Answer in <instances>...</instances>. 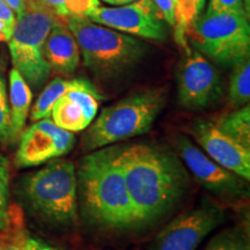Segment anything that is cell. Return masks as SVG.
Segmentation results:
<instances>
[{"instance_id":"5bb4252c","label":"cell","mask_w":250,"mask_h":250,"mask_svg":"<svg viewBox=\"0 0 250 250\" xmlns=\"http://www.w3.org/2000/svg\"><path fill=\"white\" fill-rule=\"evenodd\" d=\"M103 96L95 86L71 89L61 96L50 112L56 125L70 132H81L89 126L98 114Z\"/></svg>"},{"instance_id":"83f0119b","label":"cell","mask_w":250,"mask_h":250,"mask_svg":"<svg viewBox=\"0 0 250 250\" xmlns=\"http://www.w3.org/2000/svg\"><path fill=\"white\" fill-rule=\"evenodd\" d=\"M156 7L161 12L166 23L174 27L175 11H176V0H153Z\"/></svg>"},{"instance_id":"30bf717a","label":"cell","mask_w":250,"mask_h":250,"mask_svg":"<svg viewBox=\"0 0 250 250\" xmlns=\"http://www.w3.org/2000/svg\"><path fill=\"white\" fill-rule=\"evenodd\" d=\"M223 95L217 67L197 50L187 52L177 71V100L181 107L201 110L211 107Z\"/></svg>"},{"instance_id":"44dd1931","label":"cell","mask_w":250,"mask_h":250,"mask_svg":"<svg viewBox=\"0 0 250 250\" xmlns=\"http://www.w3.org/2000/svg\"><path fill=\"white\" fill-rule=\"evenodd\" d=\"M204 250H250L248 235L240 228H225L212 237Z\"/></svg>"},{"instance_id":"9c48e42d","label":"cell","mask_w":250,"mask_h":250,"mask_svg":"<svg viewBox=\"0 0 250 250\" xmlns=\"http://www.w3.org/2000/svg\"><path fill=\"white\" fill-rule=\"evenodd\" d=\"M174 144L188 171L208 191L233 201L248 196V181L215 162L191 139L177 134Z\"/></svg>"},{"instance_id":"603a6c76","label":"cell","mask_w":250,"mask_h":250,"mask_svg":"<svg viewBox=\"0 0 250 250\" xmlns=\"http://www.w3.org/2000/svg\"><path fill=\"white\" fill-rule=\"evenodd\" d=\"M9 164L0 153V230L9 226Z\"/></svg>"},{"instance_id":"6da1fadb","label":"cell","mask_w":250,"mask_h":250,"mask_svg":"<svg viewBox=\"0 0 250 250\" xmlns=\"http://www.w3.org/2000/svg\"><path fill=\"white\" fill-rule=\"evenodd\" d=\"M116 159L132 205L136 228L169 215L189 191L190 175L176 151L156 142L116 146Z\"/></svg>"},{"instance_id":"8992f818","label":"cell","mask_w":250,"mask_h":250,"mask_svg":"<svg viewBox=\"0 0 250 250\" xmlns=\"http://www.w3.org/2000/svg\"><path fill=\"white\" fill-rule=\"evenodd\" d=\"M65 18L56 14L41 0H27L26 11L17 20L8 40L14 68L33 89L39 90L48 81L51 68L44 57V44L51 28Z\"/></svg>"},{"instance_id":"2e32d148","label":"cell","mask_w":250,"mask_h":250,"mask_svg":"<svg viewBox=\"0 0 250 250\" xmlns=\"http://www.w3.org/2000/svg\"><path fill=\"white\" fill-rule=\"evenodd\" d=\"M33 93L17 68L9 71V109L12 122V143H17L23 132L29 115Z\"/></svg>"},{"instance_id":"ffe728a7","label":"cell","mask_w":250,"mask_h":250,"mask_svg":"<svg viewBox=\"0 0 250 250\" xmlns=\"http://www.w3.org/2000/svg\"><path fill=\"white\" fill-rule=\"evenodd\" d=\"M228 98L235 108L249 104L250 100V61L247 57L233 66L228 87Z\"/></svg>"},{"instance_id":"9a60e30c","label":"cell","mask_w":250,"mask_h":250,"mask_svg":"<svg viewBox=\"0 0 250 250\" xmlns=\"http://www.w3.org/2000/svg\"><path fill=\"white\" fill-rule=\"evenodd\" d=\"M80 49L66 23L59 22L50 30L44 44V57L51 71L72 74L80 62Z\"/></svg>"},{"instance_id":"f1b7e54d","label":"cell","mask_w":250,"mask_h":250,"mask_svg":"<svg viewBox=\"0 0 250 250\" xmlns=\"http://www.w3.org/2000/svg\"><path fill=\"white\" fill-rule=\"evenodd\" d=\"M4 1L9 6V7L13 9L17 19L22 17L24 11H26L27 0H4Z\"/></svg>"},{"instance_id":"d4e9b609","label":"cell","mask_w":250,"mask_h":250,"mask_svg":"<svg viewBox=\"0 0 250 250\" xmlns=\"http://www.w3.org/2000/svg\"><path fill=\"white\" fill-rule=\"evenodd\" d=\"M17 17L4 0H0V41L8 42L17 24Z\"/></svg>"},{"instance_id":"8fae6325","label":"cell","mask_w":250,"mask_h":250,"mask_svg":"<svg viewBox=\"0 0 250 250\" xmlns=\"http://www.w3.org/2000/svg\"><path fill=\"white\" fill-rule=\"evenodd\" d=\"M93 22L127 35L166 41L167 28L161 12L153 0H136L116 7H96L86 15Z\"/></svg>"},{"instance_id":"4dcf8cb0","label":"cell","mask_w":250,"mask_h":250,"mask_svg":"<svg viewBox=\"0 0 250 250\" xmlns=\"http://www.w3.org/2000/svg\"><path fill=\"white\" fill-rule=\"evenodd\" d=\"M4 249H5V250H22L19 246L14 245V243H12V245L4 246Z\"/></svg>"},{"instance_id":"277c9868","label":"cell","mask_w":250,"mask_h":250,"mask_svg":"<svg viewBox=\"0 0 250 250\" xmlns=\"http://www.w3.org/2000/svg\"><path fill=\"white\" fill-rule=\"evenodd\" d=\"M164 90L147 89L131 94L104 108L83 133V151L115 145L147 133L165 107Z\"/></svg>"},{"instance_id":"1f68e13d","label":"cell","mask_w":250,"mask_h":250,"mask_svg":"<svg viewBox=\"0 0 250 250\" xmlns=\"http://www.w3.org/2000/svg\"><path fill=\"white\" fill-rule=\"evenodd\" d=\"M0 250H5L4 249V245H0Z\"/></svg>"},{"instance_id":"ac0fdd59","label":"cell","mask_w":250,"mask_h":250,"mask_svg":"<svg viewBox=\"0 0 250 250\" xmlns=\"http://www.w3.org/2000/svg\"><path fill=\"white\" fill-rule=\"evenodd\" d=\"M221 132L241 145L250 149V107L249 104L237 108L235 111L225 115L213 122Z\"/></svg>"},{"instance_id":"3957f363","label":"cell","mask_w":250,"mask_h":250,"mask_svg":"<svg viewBox=\"0 0 250 250\" xmlns=\"http://www.w3.org/2000/svg\"><path fill=\"white\" fill-rule=\"evenodd\" d=\"M21 196L40 220L54 227H70L78 219L76 166L67 159L46 162L21 181Z\"/></svg>"},{"instance_id":"cb8c5ba5","label":"cell","mask_w":250,"mask_h":250,"mask_svg":"<svg viewBox=\"0 0 250 250\" xmlns=\"http://www.w3.org/2000/svg\"><path fill=\"white\" fill-rule=\"evenodd\" d=\"M12 143V122L9 109L8 94L5 79L0 77V144L7 145Z\"/></svg>"},{"instance_id":"52a82bcc","label":"cell","mask_w":250,"mask_h":250,"mask_svg":"<svg viewBox=\"0 0 250 250\" xmlns=\"http://www.w3.org/2000/svg\"><path fill=\"white\" fill-rule=\"evenodd\" d=\"M197 51L225 67L249 57L250 26L245 11L201 14L188 31Z\"/></svg>"},{"instance_id":"7a4b0ae2","label":"cell","mask_w":250,"mask_h":250,"mask_svg":"<svg viewBox=\"0 0 250 250\" xmlns=\"http://www.w3.org/2000/svg\"><path fill=\"white\" fill-rule=\"evenodd\" d=\"M76 173L78 205L88 223L105 230L136 229L116 146L88 152L80 159Z\"/></svg>"},{"instance_id":"f546056e","label":"cell","mask_w":250,"mask_h":250,"mask_svg":"<svg viewBox=\"0 0 250 250\" xmlns=\"http://www.w3.org/2000/svg\"><path fill=\"white\" fill-rule=\"evenodd\" d=\"M104 2H107L109 5H114V6H122V5H126L130 4V2L136 1V0H103Z\"/></svg>"},{"instance_id":"e0dca14e","label":"cell","mask_w":250,"mask_h":250,"mask_svg":"<svg viewBox=\"0 0 250 250\" xmlns=\"http://www.w3.org/2000/svg\"><path fill=\"white\" fill-rule=\"evenodd\" d=\"M93 83L86 79H72L65 80L61 78H56L44 87L40 94L39 99L36 100L35 104L30 112L31 122H36L50 116V112L54 107L56 101L67 93L71 89L77 88H88L92 87Z\"/></svg>"},{"instance_id":"7c38bea8","label":"cell","mask_w":250,"mask_h":250,"mask_svg":"<svg viewBox=\"0 0 250 250\" xmlns=\"http://www.w3.org/2000/svg\"><path fill=\"white\" fill-rule=\"evenodd\" d=\"M19 142L14 164L18 168H29L68 154L77 138L74 133L62 129L46 117L33 122L21 133Z\"/></svg>"},{"instance_id":"4fadbf2b","label":"cell","mask_w":250,"mask_h":250,"mask_svg":"<svg viewBox=\"0 0 250 250\" xmlns=\"http://www.w3.org/2000/svg\"><path fill=\"white\" fill-rule=\"evenodd\" d=\"M189 132L197 145L215 162L245 180H250V149L227 137L211 121H193Z\"/></svg>"},{"instance_id":"4316f807","label":"cell","mask_w":250,"mask_h":250,"mask_svg":"<svg viewBox=\"0 0 250 250\" xmlns=\"http://www.w3.org/2000/svg\"><path fill=\"white\" fill-rule=\"evenodd\" d=\"M245 11L243 0H210L206 13Z\"/></svg>"},{"instance_id":"484cf974","label":"cell","mask_w":250,"mask_h":250,"mask_svg":"<svg viewBox=\"0 0 250 250\" xmlns=\"http://www.w3.org/2000/svg\"><path fill=\"white\" fill-rule=\"evenodd\" d=\"M14 245L19 246L22 250H62L27 232L19 233Z\"/></svg>"},{"instance_id":"5b68a950","label":"cell","mask_w":250,"mask_h":250,"mask_svg":"<svg viewBox=\"0 0 250 250\" xmlns=\"http://www.w3.org/2000/svg\"><path fill=\"white\" fill-rule=\"evenodd\" d=\"M65 23L79 45L85 66L99 78L120 76L138 64L147 52L143 41L86 17H67Z\"/></svg>"},{"instance_id":"d6986e66","label":"cell","mask_w":250,"mask_h":250,"mask_svg":"<svg viewBox=\"0 0 250 250\" xmlns=\"http://www.w3.org/2000/svg\"><path fill=\"white\" fill-rule=\"evenodd\" d=\"M206 0H176L175 11V40L181 48L189 52L188 45V31L191 23L202 14Z\"/></svg>"},{"instance_id":"ba28073f","label":"cell","mask_w":250,"mask_h":250,"mask_svg":"<svg viewBox=\"0 0 250 250\" xmlns=\"http://www.w3.org/2000/svg\"><path fill=\"white\" fill-rule=\"evenodd\" d=\"M226 220V213L211 201H203L180 214L156 234L147 250H197L206 236Z\"/></svg>"},{"instance_id":"7402d4cb","label":"cell","mask_w":250,"mask_h":250,"mask_svg":"<svg viewBox=\"0 0 250 250\" xmlns=\"http://www.w3.org/2000/svg\"><path fill=\"white\" fill-rule=\"evenodd\" d=\"M62 18L86 17L100 6L99 0H41Z\"/></svg>"}]
</instances>
